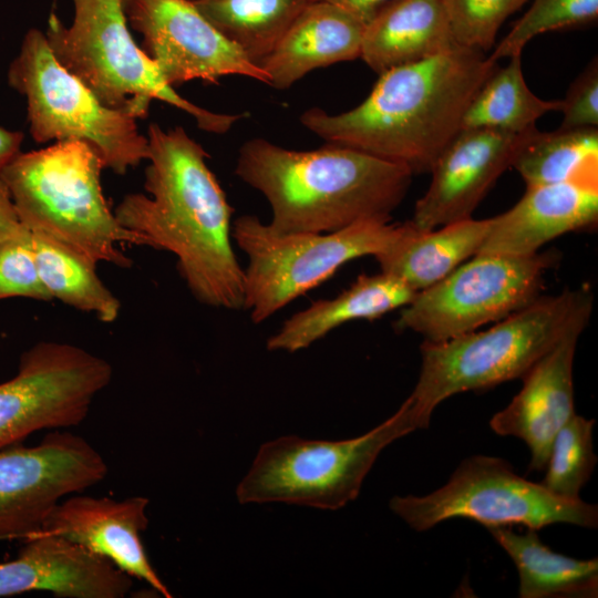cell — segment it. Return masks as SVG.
<instances>
[{
    "label": "cell",
    "instance_id": "obj_29",
    "mask_svg": "<svg viewBox=\"0 0 598 598\" xmlns=\"http://www.w3.org/2000/svg\"><path fill=\"white\" fill-rule=\"evenodd\" d=\"M594 419L574 414L556 434L540 484L554 495L579 498L581 487L590 478L597 456L594 452Z\"/></svg>",
    "mask_w": 598,
    "mask_h": 598
},
{
    "label": "cell",
    "instance_id": "obj_6",
    "mask_svg": "<svg viewBox=\"0 0 598 598\" xmlns=\"http://www.w3.org/2000/svg\"><path fill=\"white\" fill-rule=\"evenodd\" d=\"M72 1L71 25L52 13L44 34L58 62L104 105L143 118L151 101L157 99L193 116L200 130L216 134L228 132L246 116L215 113L178 95L135 43L122 0Z\"/></svg>",
    "mask_w": 598,
    "mask_h": 598
},
{
    "label": "cell",
    "instance_id": "obj_24",
    "mask_svg": "<svg viewBox=\"0 0 598 598\" xmlns=\"http://www.w3.org/2000/svg\"><path fill=\"white\" fill-rule=\"evenodd\" d=\"M515 564L520 598L596 597L598 559H577L546 546L535 529L514 533L509 526L487 527Z\"/></svg>",
    "mask_w": 598,
    "mask_h": 598
},
{
    "label": "cell",
    "instance_id": "obj_3",
    "mask_svg": "<svg viewBox=\"0 0 598 598\" xmlns=\"http://www.w3.org/2000/svg\"><path fill=\"white\" fill-rule=\"evenodd\" d=\"M236 175L261 193L279 233H331L370 218L391 219L412 172L363 151L328 143L293 151L251 138L238 152Z\"/></svg>",
    "mask_w": 598,
    "mask_h": 598
},
{
    "label": "cell",
    "instance_id": "obj_1",
    "mask_svg": "<svg viewBox=\"0 0 598 598\" xmlns=\"http://www.w3.org/2000/svg\"><path fill=\"white\" fill-rule=\"evenodd\" d=\"M150 194L124 196L114 215L145 246L166 250L194 298L228 310L244 307V269L233 248L231 216L218 179L206 164L208 153L181 127L147 132Z\"/></svg>",
    "mask_w": 598,
    "mask_h": 598
},
{
    "label": "cell",
    "instance_id": "obj_22",
    "mask_svg": "<svg viewBox=\"0 0 598 598\" xmlns=\"http://www.w3.org/2000/svg\"><path fill=\"white\" fill-rule=\"evenodd\" d=\"M416 292L395 276L380 271L360 275L332 299L315 301L292 315L267 340L270 351L296 352L353 320H373L412 301Z\"/></svg>",
    "mask_w": 598,
    "mask_h": 598
},
{
    "label": "cell",
    "instance_id": "obj_36",
    "mask_svg": "<svg viewBox=\"0 0 598 598\" xmlns=\"http://www.w3.org/2000/svg\"><path fill=\"white\" fill-rule=\"evenodd\" d=\"M13 210V204L10 198L9 192L3 183L0 181V227L8 219Z\"/></svg>",
    "mask_w": 598,
    "mask_h": 598
},
{
    "label": "cell",
    "instance_id": "obj_16",
    "mask_svg": "<svg viewBox=\"0 0 598 598\" xmlns=\"http://www.w3.org/2000/svg\"><path fill=\"white\" fill-rule=\"evenodd\" d=\"M148 504L145 496L117 501L72 494L53 507L32 537L53 536L73 543L109 559L132 578L145 581L161 596L171 598V591L155 571L142 543L141 534L148 525Z\"/></svg>",
    "mask_w": 598,
    "mask_h": 598
},
{
    "label": "cell",
    "instance_id": "obj_17",
    "mask_svg": "<svg viewBox=\"0 0 598 598\" xmlns=\"http://www.w3.org/2000/svg\"><path fill=\"white\" fill-rule=\"evenodd\" d=\"M588 321L571 327L524 375L520 391L489 421L502 436H515L530 452L529 471H545L553 441L575 414L573 365Z\"/></svg>",
    "mask_w": 598,
    "mask_h": 598
},
{
    "label": "cell",
    "instance_id": "obj_21",
    "mask_svg": "<svg viewBox=\"0 0 598 598\" xmlns=\"http://www.w3.org/2000/svg\"><path fill=\"white\" fill-rule=\"evenodd\" d=\"M455 47L442 0H391L365 24L360 58L381 74Z\"/></svg>",
    "mask_w": 598,
    "mask_h": 598
},
{
    "label": "cell",
    "instance_id": "obj_4",
    "mask_svg": "<svg viewBox=\"0 0 598 598\" xmlns=\"http://www.w3.org/2000/svg\"><path fill=\"white\" fill-rule=\"evenodd\" d=\"M105 168L99 151L79 140L56 141L49 147L18 153L0 181L20 220L81 256L127 268L132 260L122 244L145 246L143 238L116 219L101 186Z\"/></svg>",
    "mask_w": 598,
    "mask_h": 598
},
{
    "label": "cell",
    "instance_id": "obj_2",
    "mask_svg": "<svg viewBox=\"0 0 598 598\" xmlns=\"http://www.w3.org/2000/svg\"><path fill=\"white\" fill-rule=\"evenodd\" d=\"M496 62L457 45L379 74L368 97L349 111L329 114L311 107L300 122L327 143L402 165L413 175L430 173L462 130L470 103Z\"/></svg>",
    "mask_w": 598,
    "mask_h": 598
},
{
    "label": "cell",
    "instance_id": "obj_7",
    "mask_svg": "<svg viewBox=\"0 0 598 598\" xmlns=\"http://www.w3.org/2000/svg\"><path fill=\"white\" fill-rule=\"evenodd\" d=\"M417 429L419 415L408 398L393 415L354 439L313 441L288 435L267 442L238 484V502L341 508L357 498L381 451Z\"/></svg>",
    "mask_w": 598,
    "mask_h": 598
},
{
    "label": "cell",
    "instance_id": "obj_11",
    "mask_svg": "<svg viewBox=\"0 0 598 598\" xmlns=\"http://www.w3.org/2000/svg\"><path fill=\"white\" fill-rule=\"evenodd\" d=\"M551 254H476L401 308L394 327L441 342L496 322L540 297Z\"/></svg>",
    "mask_w": 598,
    "mask_h": 598
},
{
    "label": "cell",
    "instance_id": "obj_26",
    "mask_svg": "<svg viewBox=\"0 0 598 598\" xmlns=\"http://www.w3.org/2000/svg\"><path fill=\"white\" fill-rule=\"evenodd\" d=\"M313 0H196L198 11L254 63L274 50Z\"/></svg>",
    "mask_w": 598,
    "mask_h": 598
},
{
    "label": "cell",
    "instance_id": "obj_28",
    "mask_svg": "<svg viewBox=\"0 0 598 598\" xmlns=\"http://www.w3.org/2000/svg\"><path fill=\"white\" fill-rule=\"evenodd\" d=\"M513 166L526 186L597 181L598 128L537 130Z\"/></svg>",
    "mask_w": 598,
    "mask_h": 598
},
{
    "label": "cell",
    "instance_id": "obj_14",
    "mask_svg": "<svg viewBox=\"0 0 598 598\" xmlns=\"http://www.w3.org/2000/svg\"><path fill=\"white\" fill-rule=\"evenodd\" d=\"M127 22L143 35L142 50L172 87L192 80L218 84L240 75L267 84L259 65L226 39L189 0H130Z\"/></svg>",
    "mask_w": 598,
    "mask_h": 598
},
{
    "label": "cell",
    "instance_id": "obj_13",
    "mask_svg": "<svg viewBox=\"0 0 598 598\" xmlns=\"http://www.w3.org/2000/svg\"><path fill=\"white\" fill-rule=\"evenodd\" d=\"M109 467L84 437L53 430L34 446L0 451V543L35 535L63 498L102 482Z\"/></svg>",
    "mask_w": 598,
    "mask_h": 598
},
{
    "label": "cell",
    "instance_id": "obj_20",
    "mask_svg": "<svg viewBox=\"0 0 598 598\" xmlns=\"http://www.w3.org/2000/svg\"><path fill=\"white\" fill-rule=\"evenodd\" d=\"M365 23L326 1L309 3L259 63L267 84L283 90L312 70L360 58Z\"/></svg>",
    "mask_w": 598,
    "mask_h": 598
},
{
    "label": "cell",
    "instance_id": "obj_32",
    "mask_svg": "<svg viewBox=\"0 0 598 598\" xmlns=\"http://www.w3.org/2000/svg\"><path fill=\"white\" fill-rule=\"evenodd\" d=\"M14 297L52 300L39 276L28 227L0 240V300Z\"/></svg>",
    "mask_w": 598,
    "mask_h": 598
},
{
    "label": "cell",
    "instance_id": "obj_18",
    "mask_svg": "<svg viewBox=\"0 0 598 598\" xmlns=\"http://www.w3.org/2000/svg\"><path fill=\"white\" fill-rule=\"evenodd\" d=\"M22 542L14 559L0 563V597L47 591L60 598H123L133 586L112 561L65 539Z\"/></svg>",
    "mask_w": 598,
    "mask_h": 598
},
{
    "label": "cell",
    "instance_id": "obj_34",
    "mask_svg": "<svg viewBox=\"0 0 598 598\" xmlns=\"http://www.w3.org/2000/svg\"><path fill=\"white\" fill-rule=\"evenodd\" d=\"M337 4L358 17L365 24L391 0H313Z\"/></svg>",
    "mask_w": 598,
    "mask_h": 598
},
{
    "label": "cell",
    "instance_id": "obj_9",
    "mask_svg": "<svg viewBox=\"0 0 598 598\" xmlns=\"http://www.w3.org/2000/svg\"><path fill=\"white\" fill-rule=\"evenodd\" d=\"M11 87L25 96L30 133L38 143L79 140L94 146L105 168L123 175L147 161L148 141L136 117L104 105L55 59L45 34L30 29L8 71Z\"/></svg>",
    "mask_w": 598,
    "mask_h": 598
},
{
    "label": "cell",
    "instance_id": "obj_31",
    "mask_svg": "<svg viewBox=\"0 0 598 598\" xmlns=\"http://www.w3.org/2000/svg\"><path fill=\"white\" fill-rule=\"evenodd\" d=\"M528 0H442L457 45L488 51L503 22Z\"/></svg>",
    "mask_w": 598,
    "mask_h": 598
},
{
    "label": "cell",
    "instance_id": "obj_15",
    "mask_svg": "<svg viewBox=\"0 0 598 598\" xmlns=\"http://www.w3.org/2000/svg\"><path fill=\"white\" fill-rule=\"evenodd\" d=\"M537 131L462 128L431 169V182L410 220L419 229L470 218L498 177Z\"/></svg>",
    "mask_w": 598,
    "mask_h": 598
},
{
    "label": "cell",
    "instance_id": "obj_38",
    "mask_svg": "<svg viewBox=\"0 0 598 598\" xmlns=\"http://www.w3.org/2000/svg\"><path fill=\"white\" fill-rule=\"evenodd\" d=\"M189 1H192V2H193V1H196V0H189Z\"/></svg>",
    "mask_w": 598,
    "mask_h": 598
},
{
    "label": "cell",
    "instance_id": "obj_27",
    "mask_svg": "<svg viewBox=\"0 0 598 598\" xmlns=\"http://www.w3.org/2000/svg\"><path fill=\"white\" fill-rule=\"evenodd\" d=\"M522 53L509 56L504 68H496L470 103L462 128H492L520 133L529 130L548 112L560 111V100H543L527 86Z\"/></svg>",
    "mask_w": 598,
    "mask_h": 598
},
{
    "label": "cell",
    "instance_id": "obj_8",
    "mask_svg": "<svg viewBox=\"0 0 598 598\" xmlns=\"http://www.w3.org/2000/svg\"><path fill=\"white\" fill-rule=\"evenodd\" d=\"M403 227L386 218H370L331 233H279L257 216L238 217L231 236L248 257L243 308L252 322L267 320L348 261L385 251Z\"/></svg>",
    "mask_w": 598,
    "mask_h": 598
},
{
    "label": "cell",
    "instance_id": "obj_37",
    "mask_svg": "<svg viewBox=\"0 0 598 598\" xmlns=\"http://www.w3.org/2000/svg\"><path fill=\"white\" fill-rule=\"evenodd\" d=\"M130 0H122V4L125 8V6L128 3Z\"/></svg>",
    "mask_w": 598,
    "mask_h": 598
},
{
    "label": "cell",
    "instance_id": "obj_30",
    "mask_svg": "<svg viewBox=\"0 0 598 598\" xmlns=\"http://www.w3.org/2000/svg\"><path fill=\"white\" fill-rule=\"evenodd\" d=\"M598 17V0H532V6L496 45L489 58L497 61L523 52L525 45L545 32L592 23Z\"/></svg>",
    "mask_w": 598,
    "mask_h": 598
},
{
    "label": "cell",
    "instance_id": "obj_10",
    "mask_svg": "<svg viewBox=\"0 0 598 598\" xmlns=\"http://www.w3.org/2000/svg\"><path fill=\"white\" fill-rule=\"evenodd\" d=\"M390 508L416 532L450 518L487 527L523 525L538 530L553 524L596 528L598 507L561 498L516 474L499 457L473 455L460 463L445 485L424 496H394Z\"/></svg>",
    "mask_w": 598,
    "mask_h": 598
},
{
    "label": "cell",
    "instance_id": "obj_35",
    "mask_svg": "<svg viewBox=\"0 0 598 598\" xmlns=\"http://www.w3.org/2000/svg\"><path fill=\"white\" fill-rule=\"evenodd\" d=\"M23 133L0 126V175L4 167L20 153Z\"/></svg>",
    "mask_w": 598,
    "mask_h": 598
},
{
    "label": "cell",
    "instance_id": "obj_5",
    "mask_svg": "<svg viewBox=\"0 0 598 598\" xmlns=\"http://www.w3.org/2000/svg\"><path fill=\"white\" fill-rule=\"evenodd\" d=\"M592 308V292L584 286L538 297L485 330L424 341L419 379L409 396L421 429L450 396L522 379L571 327L589 321Z\"/></svg>",
    "mask_w": 598,
    "mask_h": 598
},
{
    "label": "cell",
    "instance_id": "obj_33",
    "mask_svg": "<svg viewBox=\"0 0 598 598\" xmlns=\"http://www.w3.org/2000/svg\"><path fill=\"white\" fill-rule=\"evenodd\" d=\"M560 128L598 126V60L592 59L560 100Z\"/></svg>",
    "mask_w": 598,
    "mask_h": 598
},
{
    "label": "cell",
    "instance_id": "obj_25",
    "mask_svg": "<svg viewBox=\"0 0 598 598\" xmlns=\"http://www.w3.org/2000/svg\"><path fill=\"white\" fill-rule=\"evenodd\" d=\"M39 276L52 299L93 313L110 323L117 319L121 302L96 274V264L71 248L31 231Z\"/></svg>",
    "mask_w": 598,
    "mask_h": 598
},
{
    "label": "cell",
    "instance_id": "obj_23",
    "mask_svg": "<svg viewBox=\"0 0 598 598\" xmlns=\"http://www.w3.org/2000/svg\"><path fill=\"white\" fill-rule=\"evenodd\" d=\"M491 221L470 217L423 230L408 220L400 237L374 258L380 271L398 277L419 292L478 254Z\"/></svg>",
    "mask_w": 598,
    "mask_h": 598
},
{
    "label": "cell",
    "instance_id": "obj_12",
    "mask_svg": "<svg viewBox=\"0 0 598 598\" xmlns=\"http://www.w3.org/2000/svg\"><path fill=\"white\" fill-rule=\"evenodd\" d=\"M112 377L109 361L81 347L33 344L21 353L17 374L0 383V451L41 430L78 426Z\"/></svg>",
    "mask_w": 598,
    "mask_h": 598
},
{
    "label": "cell",
    "instance_id": "obj_19",
    "mask_svg": "<svg viewBox=\"0 0 598 598\" xmlns=\"http://www.w3.org/2000/svg\"><path fill=\"white\" fill-rule=\"evenodd\" d=\"M491 219L478 254L534 255L553 239L597 223L598 182L527 186L512 208Z\"/></svg>",
    "mask_w": 598,
    "mask_h": 598
}]
</instances>
